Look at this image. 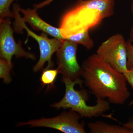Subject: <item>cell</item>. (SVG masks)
<instances>
[{"instance_id":"cell-1","label":"cell","mask_w":133,"mask_h":133,"mask_svg":"<svg viewBox=\"0 0 133 133\" xmlns=\"http://www.w3.org/2000/svg\"><path fill=\"white\" fill-rule=\"evenodd\" d=\"M81 67L85 84L97 98H107L109 103L123 105L129 97L130 92L124 74L115 70L97 54L85 60Z\"/></svg>"},{"instance_id":"cell-2","label":"cell","mask_w":133,"mask_h":133,"mask_svg":"<svg viewBox=\"0 0 133 133\" xmlns=\"http://www.w3.org/2000/svg\"><path fill=\"white\" fill-rule=\"evenodd\" d=\"M115 0H78L63 15L59 28L65 38L101 24L114 13Z\"/></svg>"},{"instance_id":"cell-3","label":"cell","mask_w":133,"mask_h":133,"mask_svg":"<svg viewBox=\"0 0 133 133\" xmlns=\"http://www.w3.org/2000/svg\"><path fill=\"white\" fill-rule=\"evenodd\" d=\"M62 81L65 85V95L59 102L51 105L52 107L57 109H70L78 113L82 118H87L97 117L110 109L109 101L103 99L97 98V104L94 105H87L88 96L86 91L74 89L76 84L82 87L78 81L69 79H62Z\"/></svg>"},{"instance_id":"cell-4","label":"cell","mask_w":133,"mask_h":133,"mask_svg":"<svg viewBox=\"0 0 133 133\" xmlns=\"http://www.w3.org/2000/svg\"><path fill=\"white\" fill-rule=\"evenodd\" d=\"M127 44L122 35L116 34L102 42L96 54L115 70L123 74L128 70Z\"/></svg>"},{"instance_id":"cell-5","label":"cell","mask_w":133,"mask_h":133,"mask_svg":"<svg viewBox=\"0 0 133 133\" xmlns=\"http://www.w3.org/2000/svg\"><path fill=\"white\" fill-rule=\"evenodd\" d=\"M15 31L18 33H22L24 29L27 31L28 37L30 36L37 42L40 49V58L36 64L33 67L34 72L41 70L46 62H48L47 68L51 69L54 63L51 61V57L55 52H57L62 45V41L57 38L50 39L48 38L46 33H43L41 35H38L31 31L25 24V23L22 21L18 16L17 11L14 12Z\"/></svg>"},{"instance_id":"cell-6","label":"cell","mask_w":133,"mask_h":133,"mask_svg":"<svg viewBox=\"0 0 133 133\" xmlns=\"http://www.w3.org/2000/svg\"><path fill=\"white\" fill-rule=\"evenodd\" d=\"M81 118L78 113L70 110L53 118L31 120L27 122H19L17 125L49 128L65 133H85L84 122L79 121Z\"/></svg>"},{"instance_id":"cell-7","label":"cell","mask_w":133,"mask_h":133,"mask_svg":"<svg viewBox=\"0 0 133 133\" xmlns=\"http://www.w3.org/2000/svg\"><path fill=\"white\" fill-rule=\"evenodd\" d=\"M77 45L66 39L62 40V45L57 51L58 70L62 74V79L78 81L81 85L83 69L79 64L77 57Z\"/></svg>"},{"instance_id":"cell-8","label":"cell","mask_w":133,"mask_h":133,"mask_svg":"<svg viewBox=\"0 0 133 133\" xmlns=\"http://www.w3.org/2000/svg\"><path fill=\"white\" fill-rule=\"evenodd\" d=\"M0 56L1 58L6 60L12 65V59L15 56L16 58L24 57L35 59V55L26 52L21 42L17 43L13 36L14 30L11 26L9 18L0 19Z\"/></svg>"},{"instance_id":"cell-9","label":"cell","mask_w":133,"mask_h":133,"mask_svg":"<svg viewBox=\"0 0 133 133\" xmlns=\"http://www.w3.org/2000/svg\"><path fill=\"white\" fill-rule=\"evenodd\" d=\"M17 14L20 19L24 22L30 24L35 30L43 31L55 38L63 40L60 29L50 25L40 17L36 8L33 9H22L16 5Z\"/></svg>"},{"instance_id":"cell-10","label":"cell","mask_w":133,"mask_h":133,"mask_svg":"<svg viewBox=\"0 0 133 133\" xmlns=\"http://www.w3.org/2000/svg\"><path fill=\"white\" fill-rule=\"evenodd\" d=\"M88 127L91 133H133L123 125H112L101 121L90 122Z\"/></svg>"},{"instance_id":"cell-11","label":"cell","mask_w":133,"mask_h":133,"mask_svg":"<svg viewBox=\"0 0 133 133\" xmlns=\"http://www.w3.org/2000/svg\"><path fill=\"white\" fill-rule=\"evenodd\" d=\"M64 39L76 44H81L88 50H90L94 45V42L91 38L89 31H85L68 37Z\"/></svg>"},{"instance_id":"cell-12","label":"cell","mask_w":133,"mask_h":133,"mask_svg":"<svg viewBox=\"0 0 133 133\" xmlns=\"http://www.w3.org/2000/svg\"><path fill=\"white\" fill-rule=\"evenodd\" d=\"M59 72L58 69H52L45 68L43 70L40 80L42 88L47 86L48 90L55 87V83Z\"/></svg>"},{"instance_id":"cell-13","label":"cell","mask_w":133,"mask_h":133,"mask_svg":"<svg viewBox=\"0 0 133 133\" xmlns=\"http://www.w3.org/2000/svg\"><path fill=\"white\" fill-rule=\"evenodd\" d=\"M12 65L3 58L0 59V78L3 79L6 84H9L12 81L10 72L12 70Z\"/></svg>"},{"instance_id":"cell-14","label":"cell","mask_w":133,"mask_h":133,"mask_svg":"<svg viewBox=\"0 0 133 133\" xmlns=\"http://www.w3.org/2000/svg\"><path fill=\"white\" fill-rule=\"evenodd\" d=\"M15 0H0V16L1 19L14 17V12L10 10L9 8Z\"/></svg>"},{"instance_id":"cell-15","label":"cell","mask_w":133,"mask_h":133,"mask_svg":"<svg viewBox=\"0 0 133 133\" xmlns=\"http://www.w3.org/2000/svg\"><path fill=\"white\" fill-rule=\"evenodd\" d=\"M128 53L127 66L129 68L133 67V44L129 41L127 42Z\"/></svg>"},{"instance_id":"cell-16","label":"cell","mask_w":133,"mask_h":133,"mask_svg":"<svg viewBox=\"0 0 133 133\" xmlns=\"http://www.w3.org/2000/svg\"><path fill=\"white\" fill-rule=\"evenodd\" d=\"M123 74L127 79V82L133 89V67L129 68L128 70Z\"/></svg>"},{"instance_id":"cell-17","label":"cell","mask_w":133,"mask_h":133,"mask_svg":"<svg viewBox=\"0 0 133 133\" xmlns=\"http://www.w3.org/2000/svg\"><path fill=\"white\" fill-rule=\"evenodd\" d=\"M53 1H54V0H45V1L41 3H39V4L35 5V8L37 9H38L43 7L49 4L50 3H51Z\"/></svg>"},{"instance_id":"cell-18","label":"cell","mask_w":133,"mask_h":133,"mask_svg":"<svg viewBox=\"0 0 133 133\" xmlns=\"http://www.w3.org/2000/svg\"><path fill=\"white\" fill-rule=\"evenodd\" d=\"M123 126L132 131L133 133V121H131L125 123L123 124Z\"/></svg>"},{"instance_id":"cell-19","label":"cell","mask_w":133,"mask_h":133,"mask_svg":"<svg viewBox=\"0 0 133 133\" xmlns=\"http://www.w3.org/2000/svg\"><path fill=\"white\" fill-rule=\"evenodd\" d=\"M129 41L131 43H133V26L131 28L130 31Z\"/></svg>"},{"instance_id":"cell-20","label":"cell","mask_w":133,"mask_h":133,"mask_svg":"<svg viewBox=\"0 0 133 133\" xmlns=\"http://www.w3.org/2000/svg\"><path fill=\"white\" fill-rule=\"evenodd\" d=\"M131 12H132V14L133 15V0L132 1V4H131Z\"/></svg>"}]
</instances>
